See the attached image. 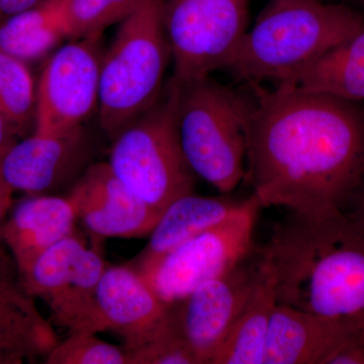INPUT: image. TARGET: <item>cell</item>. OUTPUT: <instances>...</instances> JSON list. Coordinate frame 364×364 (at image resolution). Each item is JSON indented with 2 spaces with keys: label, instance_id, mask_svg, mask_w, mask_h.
<instances>
[{
  "label": "cell",
  "instance_id": "6da1fadb",
  "mask_svg": "<svg viewBox=\"0 0 364 364\" xmlns=\"http://www.w3.org/2000/svg\"><path fill=\"white\" fill-rule=\"evenodd\" d=\"M249 85L245 178L261 207L345 215L364 170V102Z\"/></svg>",
  "mask_w": 364,
  "mask_h": 364
},
{
  "label": "cell",
  "instance_id": "7a4b0ae2",
  "mask_svg": "<svg viewBox=\"0 0 364 364\" xmlns=\"http://www.w3.org/2000/svg\"><path fill=\"white\" fill-rule=\"evenodd\" d=\"M262 249L277 303L323 317L364 320V227L348 215L291 213Z\"/></svg>",
  "mask_w": 364,
  "mask_h": 364
},
{
  "label": "cell",
  "instance_id": "3957f363",
  "mask_svg": "<svg viewBox=\"0 0 364 364\" xmlns=\"http://www.w3.org/2000/svg\"><path fill=\"white\" fill-rule=\"evenodd\" d=\"M363 26V16L342 4L269 0L224 70L249 85H282Z\"/></svg>",
  "mask_w": 364,
  "mask_h": 364
},
{
  "label": "cell",
  "instance_id": "277c9868",
  "mask_svg": "<svg viewBox=\"0 0 364 364\" xmlns=\"http://www.w3.org/2000/svg\"><path fill=\"white\" fill-rule=\"evenodd\" d=\"M165 0H144L119 23L100 66L97 114L111 140L153 107L171 58L163 26Z\"/></svg>",
  "mask_w": 364,
  "mask_h": 364
},
{
  "label": "cell",
  "instance_id": "5b68a950",
  "mask_svg": "<svg viewBox=\"0 0 364 364\" xmlns=\"http://www.w3.org/2000/svg\"><path fill=\"white\" fill-rule=\"evenodd\" d=\"M177 86V131L186 162L229 195L245 178L249 97L210 76Z\"/></svg>",
  "mask_w": 364,
  "mask_h": 364
},
{
  "label": "cell",
  "instance_id": "8992f818",
  "mask_svg": "<svg viewBox=\"0 0 364 364\" xmlns=\"http://www.w3.org/2000/svg\"><path fill=\"white\" fill-rule=\"evenodd\" d=\"M177 97L171 79L156 104L112 139L107 163L132 193L161 212L195 186L177 131Z\"/></svg>",
  "mask_w": 364,
  "mask_h": 364
},
{
  "label": "cell",
  "instance_id": "52a82bcc",
  "mask_svg": "<svg viewBox=\"0 0 364 364\" xmlns=\"http://www.w3.org/2000/svg\"><path fill=\"white\" fill-rule=\"evenodd\" d=\"M261 208L257 198L251 196L222 224L183 242L136 272L163 303L174 305L252 252Z\"/></svg>",
  "mask_w": 364,
  "mask_h": 364
},
{
  "label": "cell",
  "instance_id": "ba28073f",
  "mask_svg": "<svg viewBox=\"0 0 364 364\" xmlns=\"http://www.w3.org/2000/svg\"><path fill=\"white\" fill-rule=\"evenodd\" d=\"M248 0H165L163 26L174 81L226 68L247 32Z\"/></svg>",
  "mask_w": 364,
  "mask_h": 364
},
{
  "label": "cell",
  "instance_id": "9c48e42d",
  "mask_svg": "<svg viewBox=\"0 0 364 364\" xmlns=\"http://www.w3.org/2000/svg\"><path fill=\"white\" fill-rule=\"evenodd\" d=\"M105 267L97 251L72 234L41 254L18 282L47 304L55 324L70 333L102 332L97 287Z\"/></svg>",
  "mask_w": 364,
  "mask_h": 364
},
{
  "label": "cell",
  "instance_id": "30bf717a",
  "mask_svg": "<svg viewBox=\"0 0 364 364\" xmlns=\"http://www.w3.org/2000/svg\"><path fill=\"white\" fill-rule=\"evenodd\" d=\"M262 246L186 298L169 306L170 323L198 364H210L253 294L262 268Z\"/></svg>",
  "mask_w": 364,
  "mask_h": 364
},
{
  "label": "cell",
  "instance_id": "8fae6325",
  "mask_svg": "<svg viewBox=\"0 0 364 364\" xmlns=\"http://www.w3.org/2000/svg\"><path fill=\"white\" fill-rule=\"evenodd\" d=\"M100 38L72 40L48 60L37 85L35 132L70 133L97 111L104 56Z\"/></svg>",
  "mask_w": 364,
  "mask_h": 364
},
{
  "label": "cell",
  "instance_id": "7c38bea8",
  "mask_svg": "<svg viewBox=\"0 0 364 364\" xmlns=\"http://www.w3.org/2000/svg\"><path fill=\"white\" fill-rule=\"evenodd\" d=\"M88 159L83 127L63 135L33 132L0 153V172L14 191L44 195L82 176Z\"/></svg>",
  "mask_w": 364,
  "mask_h": 364
},
{
  "label": "cell",
  "instance_id": "4fadbf2b",
  "mask_svg": "<svg viewBox=\"0 0 364 364\" xmlns=\"http://www.w3.org/2000/svg\"><path fill=\"white\" fill-rule=\"evenodd\" d=\"M78 219L97 238L150 235L161 210L151 207L119 181L107 163L91 165L72 188Z\"/></svg>",
  "mask_w": 364,
  "mask_h": 364
},
{
  "label": "cell",
  "instance_id": "5bb4252c",
  "mask_svg": "<svg viewBox=\"0 0 364 364\" xmlns=\"http://www.w3.org/2000/svg\"><path fill=\"white\" fill-rule=\"evenodd\" d=\"M97 301L105 331L119 335L126 352L169 327V306L131 265L105 267L97 287Z\"/></svg>",
  "mask_w": 364,
  "mask_h": 364
},
{
  "label": "cell",
  "instance_id": "9a60e30c",
  "mask_svg": "<svg viewBox=\"0 0 364 364\" xmlns=\"http://www.w3.org/2000/svg\"><path fill=\"white\" fill-rule=\"evenodd\" d=\"M364 320L332 318L277 304L273 311L263 364H326Z\"/></svg>",
  "mask_w": 364,
  "mask_h": 364
},
{
  "label": "cell",
  "instance_id": "2e32d148",
  "mask_svg": "<svg viewBox=\"0 0 364 364\" xmlns=\"http://www.w3.org/2000/svg\"><path fill=\"white\" fill-rule=\"evenodd\" d=\"M77 210L70 196H31L0 227V240L13 256L18 277L59 241L74 234Z\"/></svg>",
  "mask_w": 364,
  "mask_h": 364
},
{
  "label": "cell",
  "instance_id": "e0dca14e",
  "mask_svg": "<svg viewBox=\"0 0 364 364\" xmlns=\"http://www.w3.org/2000/svg\"><path fill=\"white\" fill-rule=\"evenodd\" d=\"M58 342L51 323L20 282L0 279V364L46 359Z\"/></svg>",
  "mask_w": 364,
  "mask_h": 364
},
{
  "label": "cell",
  "instance_id": "ac0fdd59",
  "mask_svg": "<svg viewBox=\"0 0 364 364\" xmlns=\"http://www.w3.org/2000/svg\"><path fill=\"white\" fill-rule=\"evenodd\" d=\"M245 200L229 195L203 196L195 193L176 198L163 210L147 246L131 267L140 269L151 264L183 242L222 224L240 210Z\"/></svg>",
  "mask_w": 364,
  "mask_h": 364
},
{
  "label": "cell",
  "instance_id": "d6986e66",
  "mask_svg": "<svg viewBox=\"0 0 364 364\" xmlns=\"http://www.w3.org/2000/svg\"><path fill=\"white\" fill-rule=\"evenodd\" d=\"M275 86L364 102V26L296 77Z\"/></svg>",
  "mask_w": 364,
  "mask_h": 364
},
{
  "label": "cell",
  "instance_id": "ffe728a7",
  "mask_svg": "<svg viewBox=\"0 0 364 364\" xmlns=\"http://www.w3.org/2000/svg\"><path fill=\"white\" fill-rule=\"evenodd\" d=\"M262 254L257 286L210 364H263L270 321L279 303L263 249Z\"/></svg>",
  "mask_w": 364,
  "mask_h": 364
},
{
  "label": "cell",
  "instance_id": "44dd1931",
  "mask_svg": "<svg viewBox=\"0 0 364 364\" xmlns=\"http://www.w3.org/2000/svg\"><path fill=\"white\" fill-rule=\"evenodd\" d=\"M65 39L56 0H45L0 23V52L26 63L44 58Z\"/></svg>",
  "mask_w": 364,
  "mask_h": 364
},
{
  "label": "cell",
  "instance_id": "7402d4cb",
  "mask_svg": "<svg viewBox=\"0 0 364 364\" xmlns=\"http://www.w3.org/2000/svg\"><path fill=\"white\" fill-rule=\"evenodd\" d=\"M144 0H56L67 39L100 37L105 28L121 23Z\"/></svg>",
  "mask_w": 364,
  "mask_h": 364
},
{
  "label": "cell",
  "instance_id": "603a6c76",
  "mask_svg": "<svg viewBox=\"0 0 364 364\" xmlns=\"http://www.w3.org/2000/svg\"><path fill=\"white\" fill-rule=\"evenodd\" d=\"M37 86L21 60L0 52V114L25 129L35 119Z\"/></svg>",
  "mask_w": 364,
  "mask_h": 364
},
{
  "label": "cell",
  "instance_id": "cb8c5ba5",
  "mask_svg": "<svg viewBox=\"0 0 364 364\" xmlns=\"http://www.w3.org/2000/svg\"><path fill=\"white\" fill-rule=\"evenodd\" d=\"M97 333H71L46 358L48 364H128L124 348L95 336Z\"/></svg>",
  "mask_w": 364,
  "mask_h": 364
},
{
  "label": "cell",
  "instance_id": "d4e9b609",
  "mask_svg": "<svg viewBox=\"0 0 364 364\" xmlns=\"http://www.w3.org/2000/svg\"><path fill=\"white\" fill-rule=\"evenodd\" d=\"M127 354L129 364H198L171 323L165 331Z\"/></svg>",
  "mask_w": 364,
  "mask_h": 364
},
{
  "label": "cell",
  "instance_id": "484cf974",
  "mask_svg": "<svg viewBox=\"0 0 364 364\" xmlns=\"http://www.w3.org/2000/svg\"><path fill=\"white\" fill-rule=\"evenodd\" d=\"M326 364H364V329L349 337Z\"/></svg>",
  "mask_w": 364,
  "mask_h": 364
},
{
  "label": "cell",
  "instance_id": "4316f807",
  "mask_svg": "<svg viewBox=\"0 0 364 364\" xmlns=\"http://www.w3.org/2000/svg\"><path fill=\"white\" fill-rule=\"evenodd\" d=\"M45 0H0V23L11 16L39 6Z\"/></svg>",
  "mask_w": 364,
  "mask_h": 364
},
{
  "label": "cell",
  "instance_id": "83f0119b",
  "mask_svg": "<svg viewBox=\"0 0 364 364\" xmlns=\"http://www.w3.org/2000/svg\"><path fill=\"white\" fill-rule=\"evenodd\" d=\"M345 215L364 227V170L358 188L352 196Z\"/></svg>",
  "mask_w": 364,
  "mask_h": 364
},
{
  "label": "cell",
  "instance_id": "f1b7e54d",
  "mask_svg": "<svg viewBox=\"0 0 364 364\" xmlns=\"http://www.w3.org/2000/svg\"><path fill=\"white\" fill-rule=\"evenodd\" d=\"M23 131L20 126L0 114V153L18 141V136Z\"/></svg>",
  "mask_w": 364,
  "mask_h": 364
},
{
  "label": "cell",
  "instance_id": "f546056e",
  "mask_svg": "<svg viewBox=\"0 0 364 364\" xmlns=\"http://www.w3.org/2000/svg\"><path fill=\"white\" fill-rule=\"evenodd\" d=\"M16 277H18V268L13 256L0 240V279L16 280Z\"/></svg>",
  "mask_w": 364,
  "mask_h": 364
},
{
  "label": "cell",
  "instance_id": "4dcf8cb0",
  "mask_svg": "<svg viewBox=\"0 0 364 364\" xmlns=\"http://www.w3.org/2000/svg\"><path fill=\"white\" fill-rule=\"evenodd\" d=\"M14 193V189L4 181L0 172V223L4 221L13 205Z\"/></svg>",
  "mask_w": 364,
  "mask_h": 364
},
{
  "label": "cell",
  "instance_id": "1f68e13d",
  "mask_svg": "<svg viewBox=\"0 0 364 364\" xmlns=\"http://www.w3.org/2000/svg\"><path fill=\"white\" fill-rule=\"evenodd\" d=\"M363 4H364V0H363Z\"/></svg>",
  "mask_w": 364,
  "mask_h": 364
}]
</instances>
